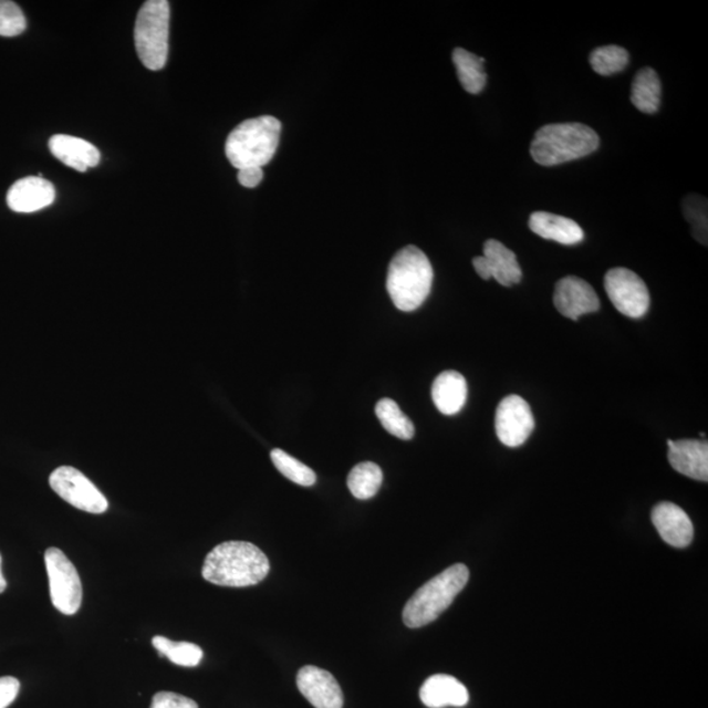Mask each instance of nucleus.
Listing matches in <instances>:
<instances>
[{
  "instance_id": "obj_15",
  "label": "nucleus",
  "mask_w": 708,
  "mask_h": 708,
  "mask_svg": "<svg viewBox=\"0 0 708 708\" xmlns=\"http://www.w3.org/2000/svg\"><path fill=\"white\" fill-rule=\"evenodd\" d=\"M669 464L677 472L694 480H708V444L706 440H668Z\"/></svg>"
},
{
  "instance_id": "obj_27",
  "label": "nucleus",
  "mask_w": 708,
  "mask_h": 708,
  "mask_svg": "<svg viewBox=\"0 0 708 708\" xmlns=\"http://www.w3.org/2000/svg\"><path fill=\"white\" fill-rule=\"evenodd\" d=\"M272 462L283 477L293 481L295 485L311 487L315 485L316 476L309 466L300 462L287 451L274 449L271 451Z\"/></svg>"
},
{
  "instance_id": "obj_11",
  "label": "nucleus",
  "mask_w": 708,
  "mask_h": 708,
  "mask_svg": "<svg viewBox=\"0 0 708 708\" xmlns=\"http://www.w3.org/2000/svg\"><path fill=\"white\" fill-rule=\"evenodd\" d=\"M554 304L559 313L572 321H579L580 316L600 310L596 290L576 275H566L556 282Z\"/></svg>"
},
{
  "instance_id": "obj_30",
  "label": "nucleus",
  "mask_w": 708,
  "mask_h": 708,
  "mask_svg": "<svg viewBox=\"0 0 708 708\" xmlns=\"http://www.w3.org/2000/svg\"><path fill=\"white\" fill-rule=\"evenodd\" d=\"M150 708H198L194 699L171 691L155 694Z\"/></svg>"
},
{
  "instance_id": "obj_4",
  "label": "nucleus",
  "mask_w": 708,
  "mask_h": 708,
  "mask_svg": "<svg viewBox=\"0 0 708 708\" xmlns=\"http://www.w3.org/2000/svg\"><path fill=\"white\" fill-rule=\"evenodd\" d=\"M281 127L273 116L246 119L229 134L225 145L226 157L237 169L263 168L278 152Z\"/></svg>"
},
{
  "instance_id": "obj_31",
  "label": "nucleus",
  "mask_w": 708,
  "mask_h": 708,
  "mask_svg": "<svg viewBox=\"0 0 708 708\" xmlns=\"http://www.w3.org/2000/svg\"><path fill=\"white\" fill-rule=\"evenodd\" d=\"M19 690L20 683L15 677L0 678V708L9 707L17 699Z\"/></svg>"
},
{
  "instance_id": "obj_23",
  "label": "nucleus",
  "mask_w": 708,
  "mask_h": 708,
  "mask_svg": "<svg viewBox=\"0 0 708 708\" xmlns=\"http://www.w3.org/2000/svg\"><path fill=\"white\" fill-rule=\"evenodd\" d=\"M384 481V472L373 462L354 466L348 476V488L354 498L369 500L378 493Z\"/></svg>"
},
{
  "instance_id": "obj_20",
  "label": "nucleus",
  "mask_w": 708,
  "mask_h": 708,
  "mask_svg": "<svg viewBox=\"0 0 708 708\" xmlns=\"http://www.w3.org/2000/svg\"><path fill=\"white\" fill-rule=\"evenodd\" d=\"M483 257L490 269L491 279L502 287H513L522 280V269L516 253L499 240L488 239L483 247Z\"/></svg>"
},
{
  "instance_id": "obj_13",
  "label": "nucleus",
  "mask_w": 708,
  "mask_h": 708,
  "mask_svg": "<svg viewBox=\"0 0 708 708\" xmlns=\"http://www.w3.org/2000/svg\"><path fill=\"white\" fill-rule=\"evenodd\" d=\"M650 519L658 534L671 548H688L693 542L694 527L690 517L673 502L664 501L657 504L653 509Z\"/></svg>"
},
{
  "instance_id": "obj_3",
  "label": "nucleus",
  "mask_w": 708,
  "mask_h": 708,
  "mask_svg": "<svg viewBox=\"0 0 708 708\" xmlns=\"http://www.w3.org/2000/svg\"><path fill=\"white\" fill-rule=\"evenodd\" d=\"M600 147L592 127L579 123L550 124L538 129L530 154L538 165L552 167L586 157Z\"/></svg>"
},
{
  "instance_id": "obj_28",
  "label": "nucleus",
  "mask_w": 708,
  "mask_h": 708,
  "mask_svg": "<svg viewBox=\"0 0 708 708\" xmlns=\"http://www.w3.org/2000/svg\"><path fill=\"white\" fill-rule=\"evenodd\" d=\"M683 209L691 225V231L699 242L706 243L707 237V200L702 196L690 195L685 198Z\"/></svg>"
},
{
  "instance_id": "obj_29",
  "label": "nucleus",
  "mask_w": 708,
  "mask_h": 708,
  "mask_svg": "<svg viewBox=\"0 0 708 708\" xmlns=\"http://www.w3.org/2000/svg\"><path fill=\"white\" fill-rule=\"evenodd\" d=\"M27 30V19L17 3L0 0V35L17 38Z\"/></svg>"
},
{
  "instance_id": "obj_33",
  "label": "nucleus",
  "mask_w": 708,
  "mask_h": 708,
  "mask_svg": "<svg viewBox=\"0 0 708 708\" xmlns=\"http://www.w3.org/2000/svg\"><path fill=\"white\" fill-rule=\"evenodd\" d=\"M472 266H473V268H476V271L480 275L481 279H483V280H490L491 279L490 269H488L487 261H486L485 257L473 258Z\"/></svg>"
},
{
  "instance_id": "obj_34",
  "label": "nucleus",
  "mask_w": 708,
  "mask_h": 708,
  "mask_svg": "<svg viewBox=\"0 0 708 708\" xmlns=\"http://www.w3.org/2000/svg\"><path fill=\"white\" fill-rule=\"evenodd\" d=\"M7 587V582L2 572V555H0V593H3Z\"/></svg>"
},
{
  "instance_id": "obj_14",
  "label": "nucleus",
  "mask_w": 708,
  "mask_h": 708,
  "mask_svg": "<svg viewBox=\"0 0 708 708\" xmlns=\"http://www.w3.org/2000/svg\"><path fill=\"white\" fill-rule=\"evenodd\" d=\"M55 200L51 181L39 176H28L13 184L7 194V205L17 212H34L49 207Z\"/></svg>"
},
{
  "instance_id": "obj_1",
  "label": "nucleus",
  "mask_w": 708,
  "mask_h": 708,
  "mask_svg": "<svg viewBox=\"0 0 708 708\" xmlns=\"http://www.w3.org/2000/svg\"><path fill=\"white\" fill-rule=\"evenodd\" d=\"M271 564L263 551L250 542L230 541L212 549L202 565V577L229 587L257 585L268 576Z\"/></svg>"
},
{
  "instance_id": "obj_22",
  "label": "nucleus",
  "mask_w": 708,
  "mask_h": 708,
  "mask_svg": "<svg viewBox=\"0 0 708 708\" xmlns=\"http://www.w3.org/2000/svg\"><path fill=\"white\" fill-rule=\"evenodd\" d=\"M452 62H455L458 80L462 87L469 94H480L487 83L485 59H480V56L467 52L462 48H457L452 52Z\"/></svg>"
},
{
  "instance_id": "obj_17",
  "label": "nucleus",
  "mask_w": 708,
  "mask_h": 708,
  "mask_svg": "<svg viewBox=\"0 0 708 708\" xmlns=\"http://www.w3.org/2000/svg\"><path fill=\"white\" fill-rule=\"evenodd\" d=\"M529 228L538 237L554 240L564 246H575L584 240V231L579 223L548 211L533 212L529 219Z\"/></svg>"
},
{
  "instance_id": "obj_6",
  "label": "nucleus",
  "mask_w": 708,
  "mask_h": 708,
  "mask_svg": "<svg viewBox=\"0 0 708 708\" xmlns=\"http://www.w3.org/2000/svg\"><path fill=\"white\" fill-rule=\"evenodd\" d=\"M169 19L171 10L167 0H148L140 7L134 42L139 60L148 70L158 71L168 59Z\"/></svg>"
},
{
  "instance_id": "obj_19",
  "label": "nucleus",
  "mask_w": 708,
  "mask_h": 708,
  "mask_svg": "<svg viewBox=\"0 0 708 708\" xmlns=\"http://www.w3.org/2000/svg\"><path fill=\"white\" fill-rule=\"evenodd\" d=\"M467 382L462 374L448 371L438 374L431 386V399L441 414L457 415L462 410L467 400Z\"/></svg>"
},
{
  "instance_id": "obj_24",
  "label": "nucleus",
  "mask_w": 708,
  "mask_h": 708,
  "mask_svg": "<svg viewBox=\"0 0 708 708\" xmlns=\"http://www.w3.org/2000/svg\"><path fill=\"white\" fill-rule=\"evenodd\" d=\"M375 415L389 435L398 437L400 440H410L415 436L414 423L402 413L398 403L393 399H381L375 406Z\"/></svg>"
},
{
  "instance_id": "obj_7",
  "label": "nucleus",
  "mask_w": 708,
  "mask_h": 708,
  "mask_svg": "<svg viewBox=\"0 0 708 708\" xmlns=\"http://www.w3.org/2000/svg\"><path fill=\"white\" fill-rule=\"evenodd\" d=\"M45 565L51 586V598L56 611L65 615H74L80 611L83 587L75 565L60 549L45 551Z\"/></svg>"
},
{
  "instance_id": "obj_10",
  "label": "nucleus",
  "mask_w": 708,
  "mask_h": 708,
  "mask_svg": "<svg viewBox=\"0 0 708 708\" xmlns=\"http://www.w3.org/2000/svg\"><path fill=\"white\" fill-rule=\"evenodd\" d=\"M535 428L533 410L520 395H508L496 409L494 429L501 444L519 448Z\"/></svg>"
},
{
  "instance_id": "obj_32",
  "label": "nucleus",
  "mask_w": 708,
  "mask_h": 708,
  "mask_svg": "<svg viewBox=\"0 0 708 708\" xmlns=\"http://www.w3.org/2000/svg\"><path fill=\"white\" fill-rule=\"evenodd\" d=\"M264 171L261 167H246L238 169V181L244 188H257L263 181Z\"/></svg>"
},
{
  "instance_id": "obj_8",
  "label": "nucleus",
  "mask_w": 708,
  "mask_h": 708,
  "mask_svg": "<svg viewBox=\"0 0 708 708\" xmlns=\"http://www.w3.org/2000/svg\"><path fill=\"white\" fill-rule=\"evenodd\" d=\"M52 490L80 511L102 514L108 509V500L92 481L74 467L62 466L49 478Z\"/></svg>"
},
{
  "instance_id": "obj_2",
  "label": "nucleus",
  "mask_w": 708,
  "mask_h": 708,
  "mask_svg": "<svg viewBox=\"0 0 708 708\" xmlns=\"http://www.w3.org/2000/svg\"><path fill=\"white\" fill-rule=\"evenodd\" d=\"M431 283H434V268L420 248L407 246L395 254L388 266L387 292L394 306L400 311H415L427 301Z\"/></svg>"
},
{
  "instance_id": "obj_21",
  "label": "nucleus",
  "mask_w": 708,
  "mask_h": 708,
  "mask_svg": "<svg viewBox=\"0 0 708 708\" xmlns=\"http://www.w3.org/2000/svg\"><path fill=\"white\" fill-rule=\"evenodd\" d=\"M632 102L637 110L648 115L660 108L662 82L654 69L637 71L632 87Z\"/></svg>"
},
{
  "instance_id": "obj_9",
  "label": "nucleus",
  "mask_w": 708,
  "mask_h": 708,
  "mask_svg": "<svg viewBox=\"0 0 708 708\" xmlns=\"http://www.w3.org/2000/svg\"><path fill=\"white\" fill-rule=\"evenodd\" d=\"M605 290L621 314L639 319L648 313L650 296L646 282L629 269H611L605 274Z\"/></svg>"
},
{
  "instance_id": "obj_12",
  "label": "nucleus",
  "mask_w": 708,
  "mask_h": 708,
  "mask_svg": "<svg viewBox=\"0 0 708 708\" xmlns=\"http://www.w3.org/2000/svg\"><path fill=\"white\" fill-rule=\"evenodd\" d=\"M296 686L315 708H343L342 688L327 670L308 665L296 675Z\"/></svg>"
},
{
  "instance_id": "obj_25",
  "label": "nucleus",
  "mask_w": 708,
  "mask_h": 708,
  "mask_svg": "<svg viewBox=\"0 0 708 708\" xmlns=\"http://www.w3.org/2000/svg\"><path fill=\"white\" fill-rule=\"evenodd\" d=\"M153 646L160 656H166L169 662L180 667L194 668L201 663L204 653L197 644L188 642H173L165 636H154Z\"/></svg>"
},
{
  "instance_id": "obj_18",
  "label": "nucleus",
  "mask_w": 708,
  "mask_h": 708,
  "mask_svg": "<svg viewBox=\"0 0 708 708\" xmlns=\"http://www.w3.org/2000/svg\"><path fill=\"white\" fill-rule=\"evenodd\" d=\"M421 702L429 708L464 707L469 704V691L457 678L448 675L431 676L420 689Z\"/></svg>"
},
{
  "instance_id": "obj_5",
  "label": "nucleus",
  "mask_w": 708,
  "mask_h": 708,
  "mask_svg": "<svg viewBox=\"0 0 708 708\" xmlns=\"http://www.w3.org/2000/svg\"><path fill=\"white\" fill-rule=\"evenodd\" d=\"M470 571L465 564H455L429 580L409 598L403 611V622L409 628H420L435 622L465 590Z\"/></svg>"
},
{
  "instance_id": "obj_16",
  "label": "nucleus",
  "mask_w": 708,
  "mask_h": 708,
  "mask_svg": "<svg viewBox=\"0 0 708 708\" xmlns=\"http://www.w3.org/2000/svg\"><path fill=\"white\" fill-rule=\"evenodd\" d=\"M54 157L74 168L75 171L86 173L88 168L96 167L101 163L102 155L98 148L90 142L66 134H56L49 140Z\"/></svg>"
},
{
  "instance_id": "obj_26",
  "label": "nucleus",
  "mask_w": 708,
  "mask_h": 708,
  "mask_svg": "<svg viewBox=\"0 0 708 708\" xmlns=\"http://www.w3.org/2000/svg\"><path fill=\"white\" fill-rule=\"evenodd\" d=\"M594 71L602 76H611L625 70L629 62L626 49L617 45H607L594 49L590 56Z\"/></svg>"
}]
</instances>
